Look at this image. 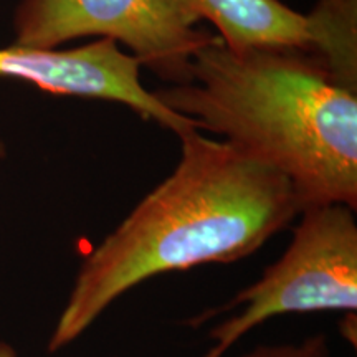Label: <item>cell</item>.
Here are the masks:
<instances>
[{
  "label": "cell",
  "instance_id": "cell-1",
  "mask_svg": "<svg viewBox=\"0 0 357 357\" xmlns=\"http://www.w3.org/2000/svg\"><path fill=\"white\" fill-rule=\"evenodd\" d=\"M160 184L84 258L48 351L71 344L116 300L171 271L234 263L301 213L283 174L229 141L190 131Z\"/></svg>",
  "mask_w": 357,
  "mask_h": 357
},
{
  "label": "cell",
  "instance_id": "cell-2",
  "mask_svg": "<svg viewBox=\"0 0 357 357\" xmlns=\"http://www.w3.org/2000/svg\"><path fill=\"white\" fill-rule=\"evenodd\" d=\"M154 95L283 174L301 212L357 208V95L339 88L310 52L234 50L215 37L195 53L189 83Z\"/></svg>",
  "mask_w": 357,
  "mask_h": 357
},
{
  "label": "cell",
  "instance_id": "cell-3",
  "mask_svg": "<svg viewBox=\"0 0 357 357\" xmlns=\"http://www.w3.org/2000/svg\"><path fill=\"white\" fill-rule=\"evenodd\" d=\"M293 229L284 253L260 280L229 303L187 321H205L240 310L208 333L212 346L202 357H225L231 347L268 319L294 312L357 310V222L344 204L307 207Z\"/></svg>",
  "mask_w": 357,
  "mask_h": 357
},
{
  "label": "cell",
  "instance_id": "cell-4",
  "mask_svg": "<svg viewBox=\"0 0 357 357\" xmlns=\"http://www.w3.org/2000/svg\"><path fill=\"white\" fill-rule=\"evenodd\" d=\"M215 37L164 0H20L13 15L15 45L60 48L70 40L109 38L171 84L190 82L195 53Z\"/></svg>",
  "mask_w": 357,
  "mask_h": 357
},
{
  "label": "cell",
  "instance_id": "cell-5",
  "mask_svg": "<svg viewBox=\"0 0 357 357\" xmlns=\"http://www.w3.org/2000/svg\"><path fill=\"white\" fill-rule=\"evenodd\" d=\"M141 68L136 56L109 38L66 50L15 43L0 48V78L20 79L58 96L119 102L177 137L197 131V123L167 108L142 84Z\"/></svg>",
  "mask_w": 357,
  "mask_h": 357
},
{
  "label": "cell",
  "instance_id": "cell-6",
  "mask_svg": "<svg viewBox=\"0 0 357 357\" xmlns=\"http://www.w3.org/2000/svg\"><path fill=\"white\" fill-rule=\"evenodd\" d=\"M192 25L205 20L234 50L287 47L307 52L305 13L281 0H164Z\"/></svg>",
  "mask_w": 357,
  "mask_h": 357
},
{
  "label": "cell",
  "instance_id": "cell-7",
  "mask_svg": "<svg viewBox=\"0 0 357 357\" xmlns=\"http://www.w3.org/2000/svg\"><path fill=\"white\" fill-rule=\"evenodd\" d=\"M305 19L307 52L339 88L357 95V0H316Z\"/></svg>",
  "mask_w": 357,
  "mask_h": 357
},
{
  "label": "cell",
  "instance_id": "cell-8",
  "mask_svg": "<svg viewBox=\"0 0 357 357\" xmlns=\"http://www.w3.org/2000/svg\"><path fill=\"white\" fill-rule=\"evenodd\" d=\"M242 357H331V349L328 336L319 333L301 342L258 346Z\"/></svg>",
  "mask_w": 357,
  "mask_h": 357
},
{
  "label": "cell",
  "instance_id": "cell-9",
  "mask_svg": "<svg viewBox=\"0 0 357 357\" xmlns=\"http://www.w3.org/2000/svg\"><path fill=\"white\" fill-rule=\"evenodd\" d=\"M0 357H17L15 351L7 342H0Z\"/></svg>",
  "mask_w": 357,
  "mask_h": 357
},
{
  "label": "cell",
  "instance_id": "cell-10",
  "mask_svg": "<svg viewBox=\"0 0 357 357\" xmlns=\"http://www.w3.org/2000/svg\"><path fill=\"white\" fill-rule=\"evenodd\" d=\"M3 155H6V144L0 141V159H3Z\"/></svg>",
  "mask_w": 357,
  "mask_h": 357
}]
</instances>
